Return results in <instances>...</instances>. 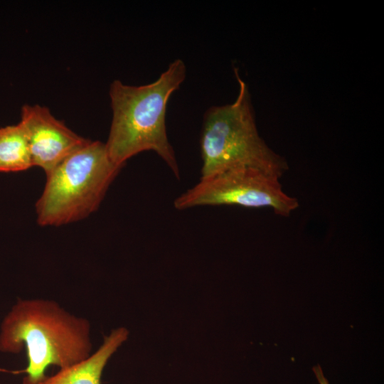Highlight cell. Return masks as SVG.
<instances>
[{"label": "cell", "mask_w": 384, "mask_h": 384, "mask_svg": "<svg viewBox=\"0 0 384 384\" xmlns=\"http://www.w3.org/2000/svg\"><path fill=\"white\" fill-rule=\"evenodd\" d=\"M33 166L23 124L0 127V172H16Z\"/></svg>", "instance_id": "cell-8"}, {"label": "cell", "mask_w": 384, "mask_h": 384, "mask_svg": "<svg viewBox=\"0 0 384 384\" xmlns=\"http://www.w3.org/2000/svg\"><path fill=\"white\" fill-rule=\"evenodd\" d=\"M123 166L110 157L105 144L89 141L48 174L36 208L40 225H61L95 212Z\"/></svg>", "instance_id": "cell-4"}, {"label": "cell", "mask_w": 384, "mask_h": 384, "mask_svg": "<svg viewBox=\"0 0 384 384\" xmlns=\"http://www.w3.org/2000/svg\"><path fill=\"white\" fill-rule=\"evenodd\" d=\"M174 205L178 210L203 206L269 208L275 214L287 217L298 208L299 201L283 191L279 177L258 169L243 167L201 178L177 197Z\"/></svg>", "instance_id": "cell-5"}, {"label": "cell", "mask_w": 384, "mask_h": 384, "mask_svg": "<svg viewBox=\"0 0 384 384\" xmlns=\"http://www.w3.org/2000/svg\"><path fill=\"white\" fill-rule=\"evenodd\" d=\"M23 348L28 366L23 384H37L50 366L65 368L91 354L90 322L53 300L19 299L1 322L0 351L17 353Z\"/></svg>", "instance_id": "cell-1"}, {"label": "cell", "mask_w": 384, "mask_h": 384, "mask_svg": "<svg viewBox=\"0 0 384 384\" xmlns=\"http://www.w3.org/2000/svg\"><path fill=\"white\" fill-rule=\"evenodd\" d=\"M21 116L20 122L28 137L33 166L41 168L46 175L89 141L57 119L46 107L25 105Z\"/></svg>", "instance_id": "cell-6"}, {"label": "cell", "mask_w": 384, "mask_h": 384, "mask_svg": "<svg viewBox=\"0 0 384 384\" xmlns=\"http://www.w3.org/2000/svg\"><path fill=\"white\" fill-rule=\"evenodd\" d=\"M129 331L124 327L114 329L104 337L98 349L87 358L43 378L37 384H100L104 368L111 356L127 339Z\"/></svg>", "instance_id": "cell-7"}, {"label": "cell", "mask_w": 384, "mask_h": 384, "mask_svg": "<svg viewBox=\"0 0 384 384\" xmlns=\"http://www.w3.org/2000/svg\"><path fill=\"white\" fill-rule=\"evenodd\" d=\"M313 371L320 384H329L328 380L325 378L321 368L319 365L314 367Z\"/></svg>", "instance_id": "cell-9"}, {"label": "cell", "mask_w": 384, "mask_h": 384, "mask_svg": "<svg viewBox=\"0 0 384 384\" xmlns=\"http://www.w3.org/2000/svg\"><path fill=\"white\" fill-rule=\"evenodd\" d=\"M186 77L181 59L173 60L154 82L132 86L114 80L110 88L112 119L105 146L110 159L124 166L139 153L154 151L177 178L180 171L166 127L167 103Z\"/></svg>", "instance_id": "cell-2"}, {"label": "cell", "mask_w": 384, "mask_h": 384, "mask_svg": "<svg viewBox=\"0 0 384 384\" xmlns=\"http://www.w3.org/2000/svg\"><path fill=\"white\" fill-rule=\"evenodd\" d=\"M235 73L239 84L235 100L212 106L203 116L201 178L243 167L258 169L280 178L289 168L287 163L260 136L248 87L237 69Z\"/></svg>", "instance_id": "cell-3"}]
</instances>
